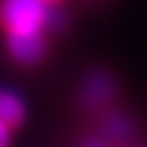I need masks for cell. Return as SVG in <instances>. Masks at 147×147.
<instances>
[{"label": "cell", "mask_w": 147, "mask_h": 147, "mask_svg": "<svg viewBox=\"0 0 147 147\" xmlns=\"http://www.w3.org/2000/svg\"><path fill=\"white\" fill-rule=\"evenodd\" d=\"M83 147H109L107 142H103L101 138H90V140H86Z\"/></svg>", "instance_id": "7"}, {"label": "cell", "mask_w": 147, "mask_h": 147, "mask_svg": "<svg viewBox=\"0 0 147 147\" xmlns=\"http://www.w3.org/2000/svg\"><path fill=\"white\" fill-rule=\"evenodd\" d=\"M7 52L18 64H35L42 59L46 42L42 31H18L7 33Z\"/></svg>", "instance_id": "2"}, {"label": "cell", "mask_w": 147, "mask_h": 147, "mask_svg": "<svg viewBox=\"0 0 147 147\" xmlns=\"http://www.w3.org/2000/svg\"><path fill=\"white\" fill-rule=\"evenodd\" d=\"M132 121L125 114H112L105 121V134L110 140H125L132 132Z\"/></svg>", "instance_id": "5"}, {"label": "cell", "mask_w": 147, "mask_h": 147, "mask_svg": "<svg viewBox=\"0 0 147 147\" xmlns=\"http://www.w3.org/2000/svg\"><path fill=\"white\" fill-rule=\"evenodd\" d=\"M26 118V105L13 90L0 88V119L9 127H18Z\"/></svg>", "instance_id": "4"}, {"label": "cell", "mask_w": 147, "mask_h": 147, "mask_svg": "<svg viewBox=\"0 0 147 147\" xmlns=\"http://www.w3.org/2000/svg\"><path fill=\"white\" fill-rule=\"evenodd\" d=\"M11 140V127L0 119V147H7Z\"/></svg>", "instance_id": "6"}, {"label": "cell", "mask_w": 147, "mask_h": 147, "mask_svg": "<svg viewBox=\"0 0 147 147\" xmlns=\"http://www.w3.org/2000/svg\"><path fill=\"white\" fill-rule=\"evenodd\" d=\"M52 9L42 0H2L0 24L7 33L42 31L50 26Z\"/></svg>", "instance_id": "1"}, {"label": "cell", "mask_w": 147, "mask_h": 147, "mask_svg": "<svg viewBox=\"0 0 147 147\" xmlns=\"http://www.w3.org/2000/svg\"><path fill=\"white\" fill-rule=\"evenodd\" d=\"M114 92H116V86H114L112 77L105 72H98L86 79L85 88H83V99L88 107L99 109L114 98Z\"/></svg>", "instance_id": "3"}, {"label": "cell", "mask_w": 147, "mask_h": 147, "mask_svg": "<svg viewBox=\"0 0 147 147\" xmlns=\"http://www.w3.org/2000/svg\"><path fill=\"white\" fill-rule=\"evenodd\" d=\"M42 2H46V4H50V6H52V4H55L57 0H42Z\"/></svg>", "instance_id": "8"}]
</instances>
